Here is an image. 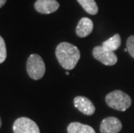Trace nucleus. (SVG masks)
<instances>
[{"label": "nucleus", "instance_id": "obj_8", "mask_svg": "<svg viewBox=\"0 0 134 133\" xmlns=\"http://www.w3.org/2000/svg\"><path fill=\"white\" fill-rule=\"evenodd\" d=\"M59 7L60 4L56 0H36L35 3V9L41 14H51Z\"/></svg>", "mask_w": 134, "mask_h": 133}, {"label": "nucleus", "instance_id": "obj_5", "mask_svg": "<svg viewBox=\"0 0 134 133\" xmlns=\"http://www.w3.org/2000/svg\"><path fill=\"white\" fill-rule=\"evenodd\" d=\"M93 55L97 61L105 66H113L118 61V57L114 52L109 51L102 46H96L93 49Z\"/></svg>", "mask_w": 134, "mask_h": 133}, {"label": "nucleus", "instance_id": "obj_7", "mask_svg": "<svg viewBox=\"0 0 134 133\" xmlns=\"http://www.w3.org/2000/svg\"><path fill=\"white\" fill-rule=\"evenodd\" d=\"M74 105L80 112L86 115H93L95 112V106L89 99L83 96H77L74 100Z\"/></svg>", "mask_w": 134, "mask_h": 133}, {"label": "nucleus", "instance_id": "obj_12", "mask_svg": "<svg viewBox=\"0 0 134 133\" xmlns=\"http://www.w3.org/2000/svg\"><path fill=\"white\" fill-rule=\"evenodd\" d=\"M84 10L90 15H96L99 11L95 0H77Z\"/></svg>", "mask_w": 134, "mask_h": 133}, {"label": "nucleus", "instance_id": "obj_13", "mask_svg": "<svg viewBox=\"0 0 134 133\" xmlns=\"http://www.w3.org/2000/svg\"><path fill=\"white\" fill-rule=\"evenodd\" d=\"M7 57V50H6V45L4 38L0 36V64L3 63L5 59Z\"/></svg>", "mask_w": 134, "mask_h": 133}, {"label": "nucleus", "instance_id": "obj_15", "mask_svg": "<svg viewBox=\"0 0 134 133\" xmlns=\"http://www.w3.org/2000/svg\"><path fill=\"white\" fill-rule=\"evenodd\" d=\"M7 0H0V8L3 7L4 5V4L6 3Z\"/></svg>", "mask_w": 134, "mask_h": 133}, {"label": "nucleus", "instance_id": "obj_1", "mask_svg": "<svg viewBox=\"0 0 134 133\" xmlns=\"http://www.w3.org/2000/svg\"><path fill=\"white\" fill-rule=\"evenodd\" d=\"M55 55L60 65L66 70L75 67L81 58L79 49L69 42H61L55 49Z\"/></svg>", "mask_w": 134, "mask_h": 133}, {"label": "nucleus", "instance_id": "obj_3", "mask_svg": "<svg viewBox=\"0 0 134 133\" xmlns=\"http://www.w3.org/2000/svg\"><path fill=\"white\" fill-rule=\"evenodd\" d=\"M26 68L30 77L36 80H40L43 77L45 70H46L43 60L41 56L36 55V54H33V55H30L29 56Z\"/></svg>", "mask_w": 134, "mask_h": 133}, {"label": "nucleus", "instance_id": "obj_4", "mask_svg": "<svg viewBox=\"0 0 134 133\" xmlns=\"http://www.w3.org/2000/svg\"><path fill=\"white\" fill-rule=\"evenodd\" d=\"M14 133H40V129L36 122L29 118H18L13 124Z\"/></svg>", "mask_w": 134, "mask_h": 133}, {"label": "nucleus", "instance_id": "obj_17", "mask_svg": "<svg viewBox=\"0 0 134 133\" xmlns=\"http://www.w3.org/2000/svg\"><path fill=\"white\" fill-rule=\"evenodd\" d=\"M66 74H67V75H69V72H68V71H67V72H66Z\"/></svg>", "mask_w": 134, "mask_h": 133}, {"label": "nucleus", "instance_id": "obj_11", "mask_svg": "<svg viewBox=\"0 0 134 133\" xmlns=\"http://www.w3.org/2000/svg\"><path fill=\"white\" fill-rule=\"evenodd\" d=\"M121 45V38L119 34H115L114 36L110 37L109 39H107V41H105L102 43L101 46L105 48V49L109 50V51L114 52L115 50H117L120 47Z\"/></svg>", "mask_w": 134, "mask_h": 133}, {"label": "nucleus", "instance_id": "obj_6", "mask_svg": "<svg viewBox=\"0 0 134 133\" xmlns=\"http://www.w3.org/2000/svg\"><path fill=\"white\" fill-rule=\"evenodd\" d=\"M122 129V124L119 118L108 117L102 120L100 124L101 133H119Z\"/></svg>", "mask_w": 134, "mask_h": 133}, {"label": "nucleus", "instance_id": "obj_2", "mask_svg": "<svg viewBox=\"0 0 134 133\" xmlns=\"http://www.w3.org/2000/svg\"><path fill=\"white\" fill-rule=\"evenodd\" d=\"M105 102L111 108L125 112L132 105V99L129 95L120 90H115L107 95Z\"/></svg>", "mask_w": 134, "mask_h": 133}, {"label": "nucleus", "instance_id": "obj_16", "mask_svg": "<svg viewBox=\"0 0 134 133\" xmlns=\"http://www.w3.org/2000/svg\"><path fill=\"white\" fill-rule=\"evenodd\" d=\"M1 126H2V119H1V118H0V128H1Z\"/></svg>", "mask_w": 134, "mask_h": 133}, {"label": "nucleus", "instance_id": "obj_9", "mask_svg": "<svg viewBox=\"0 0 134 133\" xmlns=\"http://www.w3.org/2000/svg\"><path fill=\"white\" fill-rule=\"evenodd\" d=\"M93 29V22L88 18H82L79 21L76 27V35L79 37H86L92 33Z\"/></svg>", "mask_w": 134, "mask_h": 133}, {"label": "nucleus", "instance_id": "obj_10", "mask_svg": "<svg viewBox=\"0 0 134 133\" xmlns=\"http://www.w3.org/2000/svg\"><path fill=\"white\" fill-rule=\"evenodd\" d=\"M68 133H95V131L87 124L73 122L68 124Z\"/></svg>", "mask_w": 134, "mask_h": 133}, {"label": "nucleus", "instance_id": "obj_14", "mask_svg": "<svg viewBox=\"0 0 134 133\" xmlns=\"http://www.w3.org/2000/svg\"><path fill=\"white\" fill-rule=\"evenodd\" d=\"M126 49L132 57L134 58V36H131L126 41Z\"/></svg>", "mask_w": 134, "mask_h": 133}]
</instances>
